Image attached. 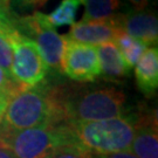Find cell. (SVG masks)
<instances>
[{
	"label": "cell",
	"instance_id": "obj_19",
	"mask_svg": "<svg viewBox=\"0 0 158 158\" xmlns=\"http://www.w3.org/2000/svg\"><path fill=\"white\" fill-rule=\"evenodd\" d=\"M12 20L8 14L7 0H0V28H4L12 25Z\"/></svg>",
	"mask_w": 158,
	"mask_h": 158
},
{
	"label": "cell",
	"instance_id": "obj_16",
	"mask_svg": "<svg viewBox=\"0 0 158 158\" xmlns=\"http://www.w3.org/2000/svg\"><path fill=\"white\" fill-rule=\"evenodd\" d=\"M10 26L0 28V67L5 70V73L8 76H11L12 56H13L11 45H10V41H8V38H7V33H6V29L8 28Z\"/></svg>",
	"mask_w": 158,
	"mask_h": 158
},
{
	"label": "cell",
	"instance_id": "obj_10",
	"mask_svg": "<svg viewBox=\"0 0 158 158\" xmlns=\"http://www.w3.org/2000/svg\"><path fill=\"white\" fill-rule=\"evenodd\" d=\"M121 26L125 33L144 42L147 46L157 45L158 20L157 15L151 11H134L119 14Z\"/></svg>",
	"mask_w": 158,
	"mask_h": 158
},
{
	"label": "cell",
	"instance_id": "obj_15",
	"mask_svg": "<svg viewBox=\"0 0 158 158\" xmlns=\"http://www.w3.org/2000/svg\"><path fill=\"white\" fill-rule=\"evenodd\" d=\"M83 0H61L54 11L47 15V19L54 28L72 26L75 23L76 14Z\"/></svg>",
	"mask_w": 158,
	"mask_h": 158
},
{
	"label": "cell",
	"instance_id": "obj_24",
	"mask_svg": "<svg viewBox=\"0 0 158 158\" xmlns=\"http://www.w3.org/2000/svg\"><path fill=\"white\" fill-rule=\"evenodd\" d=\"M19 4H23V5H42L46 0H17Z\"/></svg>",
	"mask_w": 158,
	"mask_h": 158
},
{
	"label": "cell",
	"instance_id": "obj_21",
	"mask_svg": "<svg viewBox=\"0 0 158 158\" xmlns=\"http://www.w3.org/2000/svg\"><path fill=\"white\" fill-rule=\"evenodd\" d=\"M127 1L132 7L131 10H134V11H144L148 7V5H149L150 0H127Z\"/></svg>",
	"mask_w": 158,
	"mask_h": 158
},
{
	"label": "cell",
	"instance_id": "obj_2",
	"mask_svg": "<svg viewBox=\"0 0 158 158\" xmlns=\"http://www.w3.org/2000/svg\"><path fill=\"white\" fill-rule=\"evenodd\" d=\"M63 123L55 88L44 85L20 89L8 101L0 127L7 130H25Z\"/></svg>",
	"mask_w": 158,
	"mask_h": 158
},
{
	"label": "cell",
	"instance_id": "obj_18",
	"mask_svg": "<svg viewBox=\"0 0 158 158\" xmlns=\"http://www.w3.org/2000/svg\"><path fill=\"white\" fill-rule=\"evenodd\" d=\"M20 89L21 88L15 83V81L11 76H8L5 73V70L0 67V93L5 94L6 96L11 98V96Z\"/></svg>",
	"mask_w": 158,
	"mask_h": 158
},
{
	"label": "cell",
	"instance_id": "obj_13",
	"mask_svg": "<svg viewBox=\"0 0 158 158\" xmlns=\"http://www.w3.org/2000/svg\"><path fill=\"white\" fill-rule=\"evenodd\" d=\"M114 42L118 47L119 53L130 70L135 68L136 63L138 62V60L148 48L144 42L128 35L124 31L119 32Z\"/></svg>",
	"mask_w": 158,
	"mask_h": 158
},
{
	"label": "cell",
	"instance_id": "obj_11",
	"mask_svg": "<svg viewBox=\"0 0 158 158\" xmlns=\"http://www.w3.org/2000/svg\"><path fill=\"white\" fill-rule=\"evenodd\" d=\"M135 77L138 89L145 96H152L158 87V49L150 47L143 53L135 66Z\"/></svg>",
	"mask_w": 158,
	"mask_h": 158
},
{
	"label": "cell",
	"instance_id": "obj_12",
	"mask_svg": "<svg viewBox=\"0 0 158 158\" xmlns=\"http://www.w3.org/2000/svg\"><path fill=\"white\" fill-rule=\"evenodd\" d=\"M96 48L101 67V76L107 80L116 81L129 75L130 69L125 64L115 42H106Z\"/></svg>",
	"mask_w": 158,
	"mask_h": 158
},
{
	"label": "cell",
	"instance_id": "obj_6",
	"mask_svg": "<svg viewBox=\"0 0 158 158\" xmlns=\"http://www.w3.org/2000/svg\"><path fill=\"white\" fill-rule=\"evenodd\" d=\"M12 25L18 32L29 38L36 45L48 68L61 70L66 38L57 33L46 14L35 12L31 17L19 19L17 23L12 21Z\"/></svg>",
	"mask_w": 158,
	"mask_h": 158
},
{
	"label": "cell",
	"instance_id": "obj_9",
	"mask_svg": "<svg viewBox=\"0 0 158 158\" xmlns=\"http://www.w3.org/2000/svg\"><path fill=\"white\" fill-rule=\"evenodd\" d=\"M130 152L138 158H158V127L156 111L137 114V123Z\"/></svg>",
	"mask_w": 158,
	"mask_h": 158
},
{
	"label": "cell",
	"instance_id": "obj_22",
	"mask_svg": "<svg viewBox=\"0 0 158 158\" xmlns=\"http://www.w3.org/2000/svg\"><path fill=\"white\" fill-rule=\"evenodd\" d=\"M8 101H10V97L6 96L5 94H2V93H0V123H1L2 117H4V115H5Z\"/></svg>",
	"mask_w": 158,
	"mask_h": 158
},
{
	"label": "cell",
	"instance_id": "obj_4",
	"mask_svg": "<svg viewBox=\"0 0 158 158\" xmlns=\"http://www.w3.org/2000/svg\"><path fill=\"white\" fill-rule=\"evenodd\" d=\"M0 143L17 158H49L60 148L75 142L69 127L61 123L15 131L0 127Z\"/></svg>",
	"mask_w": 158,
	"mask_h": 158
},
{
	"label": "cell",
	"instance_id": "obj_3",
	"mask_svg": "<svg viewBox=\"0 0 158 158\" xmlns=\"http://www.w3.org/2000/svg\"><path fill=\"white\" fill-rule=\"evenodd\" d=\"M137 114H125L121 117L67 124L74 142L94 155L128 151L134 139Z\"/></svg>",
	"mask_w": 158,
	"mask_h": 158
},
{
	"label": "cell",
	"instance_id": "obj_23",
	"mask_svg": "<svg viewBox=\"0 0 158 158\" xmlns=\"http://www.w3.org/2000/svg\"><path fill=\"white\" fill-rule=\"evenodd\" d=\"M0 158H17L8 148L0 143Z\"/></svg>",
	"mask_w": 158,
	"mask_h": 158
},
{
	"label": "cell",
	"instance_id": "obj_17",
	"mask_svg": "<svg viewBox=\"0 0 158 158\" xmlns=\"http://www.w3.org/2000/svg\"><path fill=\"white\" fill-rule=\"evenodd\" d=\"M49 158H94V156L79 147L76 143H72L60 148Z\"/></svg>",
	"mask_w": 158,
	"mask_h": 158
},
{
	"label": "cell",
	"instance_id": "obj_1",
	"mask_svg": "<svg viewBox=\"0 0 158 158\" xmlns=\"http://www.w3.org/2000/svg\"><path fill=\"white\" fill-rule=\"evenodd\" d=\"M56 97L66 124L121 117L127 114L124 93L114 87L57 88Z\"/></svg>",
	"mask_w": 158,
	"mask_h": 158
},
{
	"label": "cell",
	"instance_id": "obj_8",
	"mask_svg": "<svg viewBox=\"0 0 158 158\" xmlns=\"http://www.w3.org/2000/svg\"><path fill=\"white\" fill-rule=\"evenodd\" d=\"M122 29L119 14L97 21H79L72 25L68 38L73 41L89 46H97L115 41Z\"/></svg>",
	"mask_w": 158,
	"mask_h": 158
},
{
	"label": "cell",
	"instance_id": "obj_20",
	"mask_svg": "<svg viewBox=\"0 0 158 158\" xmlns=\"http://www.w3.org/2000/svg\"><path fill=\"white\" fill-rule=\"evenodd\" d=\"M94 156V155H93ZM94 158H138L136 155L128 151H121V152L110 153V155H102V156H94Z\"/></svg>",
	"mask_w": 158,
	"mask_h": 158
},
{
	"label": "cell",
	"instance_id": "obj_7",
	"mask_svg": "<svg viewBox=\"0 0 158 158\" xmlns=\"http://www.w3.org/2000/svg\"><path fill=\"white\" fill-rule=\"evenodd\" d=\"M64 49L61 60V70L76 82H94L101 76V67L94 46L80 44L64 35Z\"/></svg>",
	"mask_w": 158,
	"mask_h": 158
},
{
	"label": "cell",
	"instance_id": "obj_5",
	"mask_svg": "<svg viewBox=\"0 0 158 158\" xmlns=\"http://www.w3.org/2000/svg\"><path fill=\"white\" fill-rule=\"evenodd\" d=\"M12 48L11 76L21 89H29L45 82L49 68L32 40L11 25L6 29Z\"/></svg>",
	"mask_w": 158,
	"mask_h": 158
},
{
	"label": "cell",
	"instance_id": "obj_14",
	"mask_svg": "<svg viewBox=\"0 0 158 158\" xmlns=\"http://www.w3.org/2000/svg\"><path fill=\"white\" fill-rule=\"evenodd\" d=\"M85 13L82 21L106 20L117 14L121 8L119 0H83Z\"/></svg>",
	"mask_w": 158,
	"mask_h": 158
}]
</instances>
